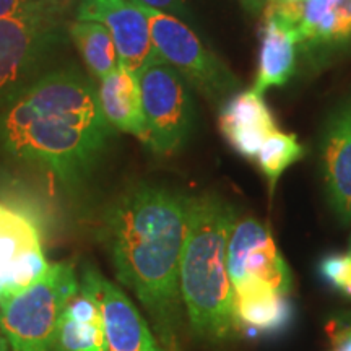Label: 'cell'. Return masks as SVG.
Returning <instances> with one entry per match:
<instances>
[{"mask_svg":"<svg viewBox=\"0 0 351 351\" xmlns=\"http://www.w3.org/2000/svg\"><path fill=\"white\" fill-rule=\"evenodd\" d=\"M274 3H285V5H295V3H304L306 0H269Z\"/></svg>","mask_w":351,"mask_h":351,"instance_id":"4316f807","label":"cell"},{"mask_svg":"<svg viewBox=\"0 0 351 351\" xmlns=\"http://www.w3.org/2000/svg\"><path fill=\"white\" fill-rule=\"evenodd\" d=\"M319 275L324 282L351 298V256L348 254H328L319 263Z\"/></svg>","mask_w":351,"mask_h":351,"instance_id":"7402d4cb","label":"cell"},{"mask_svg":"<svg viewBox=\"0 0 351 351\" xmlns=\"http://www.w3.org/2000/svg\"><path fill=\"white\" fill-rule=\"evenodd\" d=\"M69 38L73 39L88 72L96 80H104L119 67L116 44L104 25L77 20L69 26Z\"/></svg>","mask_w":351,"mask_h":351,"instance_id":"ac0fdd59","label":"cell"},{"mask_svg":"<svg viewBox=\"0 0 351 351\" xmlns=\"http://www.w3.org/2000/svg\"><path fill=\"white\" fill-rule=\"evenodd\" d=\"M192 197L140 182L104 213L103 239L117 280L142 302L165 351H179V267Z\"/></svg>","mask_w":351,"mask_h":351,"instance_id":"6da1fadb","label":"cell"},{"mask_svg":"<svg viewBox=\"0 0 351 351\" xmlns=\"http://www.w3.org/2000/svg\"><path fill=\"white\" fill-rule=\"evenodd\" d=\"M143 5L155 8V10L169 13L174 16H189L186 0H137Z\"/></svg>","mask_w":351,"mask_h":351,"instance_id":"cb8c5ba5","label":"cell"},{"mask_svg":"<svg viewBox=\"0 0 351 351\" xmlns=\"http://www.w3.org/2000/svg\"><path fill=\"white\" fill-rule=\"evenodd\" d=\"M241 3H243V7L249 13H254V15H256V13L263 12V8L269 3V0H241Z\"/></svg>","mask_w":351,"mask_h":351,"instance_id":"484cf974","label":"cell"},{"mask_svg":"<svg viewBox=\"0 0 351 351\" xmlns=\"http://www.w3.org/2000/svg\"><path fill=\"white\" fill-rule=\"evenodd\" d=\"M327 200L343 225L351 223V95L328 114L319 145Z\"/></svg>","mask_w":351,"mask_h":351,"instance_id":"7c38bea8","label":"cell"},{"mask_svg":"<svg viewBox=\"0 0 351 351\" xmlns=\"http://www.w3.org/2000/svg\"><path fill=\"white\" fill-rule=\"evenodd\" d=\"M98 99L101 111L114 130L130 134L145 142L147 129L137 73L119 65L99 82Z\"/></svg>","mask_w":351,"mask_h":351,"instance_id":"9a60e30c","label":"cell"},{"mask_svg":"<svg viewBox=\"0 0 351 351\" xmlns=\"http://www.w3.org/2000/svg\"><path fill=\"white\" fill-rule=\"evenodd\" d=\"M80 283L72 263H49L19 291L0 298V330L10 351H52L65 306Z\"/></svg>","mask_w":351,"mask_h":351,"instance_id":"277c9868","label":"cell"},{"mask_svg":"<svg viewBox=\"0 0 351 351\" xmlns=\"http://www.w3.org/2000/svg\"><path fill=\"white\" fill-rule=\"evenodd\" d=\"M234 314L241 330L254 335H278L293 324L295 306L288 295L252 287L234 293Z\"/></svg>","mask_w":351,"mask_h":351,"instance_id":"e0dca14e","label":"cell"},{"mask_svg":"<svg viewBox=\"0 0 351 351\" xmlns=\"http://www.w3.org/2000/svg\"><path fill=\"white\" fill-rule=\"evenodd\" d=\"M148 19L152 41L161 60L210 101H221L241 86L238 77L178 16L132 0Z\"/></svg>","mask_w":351,"mask_h":351,"instance_id":"5b68a950","label":"cell"},{"mask_svg":"<svg viewBox=\"0 0 351 351\" xmlns=\"http://www.w3.org/2000/svg\"><path fill=\"white\" fill-rule=\"evenodd\" d=\"M47 267L38 226L0 204V298L25 288Z\"/></svg>","mask_w":351,"mask_h":351,"instance_id":"8fae6325","label":"cell"},{"mask_svg":"<svg viewBox=\"0 0 351 351\" xmlns=\"http://www.w3.org/2000/svg\"><path fill=\"white\" fill-rule=\"evenodd\" d=\"M80 288L98 302L108 351H165L129 296L95 267L85 265Z\"/></svg>","mask_w":351,"mask_h":351,"instance_id":"9c48e42d","label":"cell"},{"mask_svg":"<svg viewBox=\"0 0 351 351\" xmlns=\"http://www.w3.org/2000/svg\"><path fill=\"white\" fill-rule=\"evenodd\" d=\"M65 25L59 19L0 20V111L41 77L67 44Z\"/></svg>","mask_w":351,"mask_h":351,"instance_id":"8992f818","label":"cell"},{"mask_svg":"<svg viewBox=\"0 0 351 351\" xmlns=\"http://www.w3.org/2000/svg\"><path fill=\"white\" fill-rule=\"evenodd\" d=\"M327 328H351V311H343L333 315L328 320Z\"/></svg>","mask_w":351,"mask_h":351,"instance_id":"d4e9b609","label":"cell"},{"mask_svg":"<svg viewBox=\"0 0 351 351\" xmlns=\"http://www.w3.org/2000/svg\"><path fill=\"white\" fill-rule=\"evenodd\" d=\"M226 267L232 293L251 287L270 288L280 295L291 291V274L269 226L252 217L236 221L228 243Z\"/></svg>","mask_w":351,"mask_h":351,"instance_id":"ba28073f","label":"cell"},{"mask_svg":"<svg viewBox=\"0 0 351 351\" xmlns=\"http://www.w3.org/2000/svg\"><path fill=\"white\" fill-rule=\"evenodd\" d=\"M261 51L256 80L251 90L263 95L271 86H283L296 70V52L300 41L293 26L285 23L269 8H263Z\"/></svg>","mask_w":351,"mask_h":351,"instance_id":"5bb4252c","label":"cell"},{"mask_svg":"<svg viewBox=\"0 0 351 351\" xmlns=\"http://www.w3.org/2000/svg\"><path fill=\"white\" fill-rule=\"evenodd\" d=\"M218 127L232 150L247 160H256L267 137L278 130L263 95L252 90L238 91L223 104Z\"/></svg>","mask_w":351,"mask_h":351,"instance_id":"4fadbf2b","label":"cell"},{"mask_svg":"<svg viewBox=\"0 0 351 351\" xmlns=\"http://www.w3.org/2000/svg\"><path fill=\"white\" fill-rule=\"evenodd\" d=\"M75 19L106 26L121 67L138 73L158 56L148 19L132 0H78Z\"/></svg>","mask_w":351,"mask_h":351,"instance_id":"30bf717a","label":"cell"},{"mask_svg":"<svg viewBox=\"0 0 351 351\" xmlns=\"http://www.w3.org/2000/svg\"><path fill=\"white\" fill-rule=\"evenodd\" d=\"M73 0H0L3 19H67Z\"/></svg>","mask_w":351,"mask_h":351,"instance_id":"44dd1931","label":"cell"},{"mask_svg":"<svg viewBox=\"0 0 351 351\" xmlns=\"http://www.w3.org/2000/svg\"><path fill=\"white\" fill-rule=\"evenodd\" d=\"M236 225V210L213 194L192 197L179 287L192 330L221 341L239 332L226 256Z\"/></svg>","mask_w":351,"mask_h":351,"instance_id":"3957f363","label":"cell"},{"mask_svg":"<svg viewBox=\"0 0 351 351\" xmlns=\"http://www.w3.org/2000/svg\"><path fill=\"white\" fill-rule=\"evenodd\" d=\"M147 138L156 155H173L184 147L194 125V101L187 82L160 57L137 73Z\"/></svg>","mask_w":351,"mask_h":351,"instance_id":"52a82bcc","label":"cell"},{"mask_svg":"<svg viewBox=\"0 0 351 351\" xmlns=\"http://www.w3.org/2000/svg\"><path fill=\"white\" fill-rule=\"evenodd\" d=\"M112 135L98 88L73 65L43 73L0 111V152L64 184L85 181Z\"/></svg>","mask_w":351,"mask_h":351,"instance_id":"7a4b0ae2","label":"cell"},{"mask_svg":"<svg viewBox=\"0 0 351 351\" xmlns=\"http://www.w3.org/2000/svg\"><path fill=\"white\" fill-rule=\"evenodd\" d=\"M52 351H108L103 314L85 289H78L65 306Z\"/></svg>","mask_w":351,"mask_h":351,"instance_id":"2e32d148","label":"cell"},{"mask_svg":"<svg viewBox=\"0 0 351 351\" xmlns=\"http://www.w3.org/2000/svg\"><path fill=\"white\" fill-rule=\"evenodd\" d=\"M304 155V147L300 143L295 134H285L278 129L267 137L254 161L257 163L261 173L265 176L267 184H269L270 200L274 199L276 184H278L282 174L289 166L302 160Z\"/></svg>","mask_w":351,"mask_h":351,"instance_id":"d6986e66","label":"cell"},{"mask_svg":"<svg viewBox=\"0 0 351 351\" xmlns=\"http://www.w3.org/2000/svg\"><path fill=\"white\" fill-rule=\"evenodd\" d=\"M0 351H10V346H8V341L2 330H0Z\"/></svg>","mask_w":351,"mask_h":351,"instance_id":"83f0119b","label":"cell"},{"mask_svg":"<svg viewBox=\"0 0 351 351\" xmlns=\"http://www.w3.org/2000/svg\"><path fill=\"white\" fill-rule=\"evenodd\" d=\"M337 0H306L295 32L300 44L330 43L335 26Z\"/></svg>","mask_w":351,"mask_h":351,"instance_id":"ffe728a7","label":"cell"},{"mask_svg":"<svg viewBox=\"0 0 351 351\" xmlns=\"http://www.w3.org/2000/svg\"><path fill=\"white\" fill-rule=\"evenodd\" d=\"M351 38V0H337L335 26L330 43L348 41Z\"/></svg>","mask_w":351,"mask_h":351,"instance_id":"603a6c76","label":"cell"},{"mask_svg":"<svg viewBox=\"0 0 351 351\" xmlns=\"http://www.w3.org/2000/svg\"><path fill=\"white\" fill-rule=\"evenodd\" d=\"M350 256H351V238H350Z\"/></svg>","mask_w":351,"mask_h":351,"instance_id":"f1b7e54d","label":"cell"}]
</instances>
